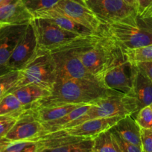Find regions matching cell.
Segmentation results:
<instances>
[{
  "instance_id": "obj_18",
  "label": "cell",
  "mask_w": 152,
  "mask_h": 152,
  "mask_svg": "<svg viewBox=\"0 0 152 152\" xmlns=\"http://www.w3.org/2000/svg\"><path fill=\"white\" fill-rule=\"evenodd\" d=\"M111 129L125 141L142 148L141 128L132 116L122 117Z\"/></svg>"
},
{
  "instance_id": "obj_8",
  "label": "cell",
  "mask_w": 152,
  "mask_h": 152,
  "mask_svg": "<svg viewBox=\"0 0 152 152\" xmlns=\"http://www.w3.org/2000/svg\"><path fill=\"white\" fill-rule=\"evenodd\" d=\"M30 23L36 34L37 48L49 52L82 37L64 30L43 18H34Z\"/></svg>"
},
{
  "instance_id": "obj_25",
  "label": "cell",
  "mask_w": 152,
  "mask_h": 152,
  "mask_svg": "<svg viewBox=\"0 0 152 152\" xmlns=\"http://www.w3.org/2000/svg\"><path fill=\"white\" fill-rule=\"evenodd\" d=\"M128 61L132 64L152 61V44L134 49H125Z\"/></svg>"
},
{
  "instance_id": "obj_35",
  "label": "cell",
  "mask_w": 152,
  "mask_h": 152,
  "mask_svg": "<svg viewBox=\"0 0 152 152\" xmlns=\"http://www.w3.org/2000/svg\"><path fill=\"white\" fill-rule=\"evenodd\" d=\"M11 0H0V7L2 6L3 5H5V4H6L7 2H10Z\"/></svg>"
},
{
  "instance_id": "obj_37",
  "label": "cell",
  "mask_w": 152,
  "mask_h": 152,
  "mask_svg": "<svg viewBox=\"0 0 152 152\" xmlns=\"http://www.w3.org/2000/svg\"><path fill=\"white\" fill-rule=\"evenodd\" d=\"M84 1H87V0H84Z\"/></svg>"
},
{
  "instance_id": "obj_15",
  "label": "cell",
  "mask_w": 152,
  "mask_h": 152,
  "mask_svg": "<svg viewBox=\"0 0 152 152\" xmlns=\"http://www.w3.org/2000/svg\"><path fill=\"white\" fill-rule=\"evenodd\" d=\"M34 19L21 0H11L0 7V28L11 26L28 24Z\"/></svg>"
},
{
  "instance_id": "obj_20",
  "label": "cell",
  "mask_w": 152,
  "mask_h": 152,
  "mask_svg": "<svg viewBox=\"0 0 152 152\" xmlns=\"http://www.w3.org/2000/svg\"><path fill=\"white\" fill-rule=\"evenodd\" d=\"M80 105L83 104H65L57 105V106L38 107H31V109L32 110L37 119L43 124H45L61 119Z\"/></svg>"
},
{
  "instance_id": "obj_36",
  "label": "cell",
  "mask_w": 152,
  "mask_h": 152,
  "mask_svg": "<svg viewBox=\"0 0 152 152\" xmlns=\"http://www.w3.org/2000/svg\"><path fill=\"white\" fill-rule=\"evenodd\" d=\"M151 107H152V104H151Z\"/></svg>"
},
{
  "instance_id": "obj_2",
  "label": "cell",
  "mask_w": 152,
  "mask_h": 152,
  "mask_svg": "<svg viewBox=\"0 0 152 152\" xmlns=\"http://www.w3.org/2000/svg\"><path fill=\"white\" fill-rule=\"evenodd\" d=\"M104 28L101 33L93 36L81 37L49 52L55 61L57 78L73 79L100 84L98 80L84 67L78 57V52L82 47L98 40L103 34Z\"/></svg>"
},
{
  "instance_id": "obj_4",
  "label": "cell",
  "mask_w": 152,
  "mask_h": 152,
  "mask_svg": "<svg viewBox=\"0 0 152 152\" xmlns=\"http://www.w3.org/2000/svg\"><path fill=\"white\" fill-rule=\"evenodd\" d=\"M56 80V67L52 55L49 51L37 48L31 59L19 70L18 81L14 87L33 84L52 91Z\"/></svg>"
},
{
  "instance_id": "obj_10",
  "label": "cell",
  "mask_w": 152,
  "mask_h": 152,
  "mask_svg": "<svg viewBox=\"0 0 152 152\" xmlns=\"http://www.w3.org/2000/svg\"><path fill=\"white\" fill-rule=\"evenodd\" d=\"M53 8L96 34L104 27L84 0H61Z\"/></svg>"
},
{
  "instance_id": "obj_17",
  "label": "cell",
  "mask_w": 152,
  "mask_h": 152,
  "mask_svg": "<svg viewBox=\"0 0 152 152\" xmlns=\"http://www.w3.org/2000/svg\"><path fill=\"white\" fill-rule=\"evenodd\" d=\"M33 16L34 18H43L49 20L51 23L59 26L61 28L72 32L76 34L80 35V36L89 37L97 34L90 31V29L84 27L82 25L75 22L74 20L66 16L65 14L56 11L54 8L36 13Z\"/></svg>"
},
{
  "instance_id": "obj_27",
  "label": "cell",
  "mask_w": 152,
  "mask_h": 152,
  "mask_svg": "<svg viewBox=\"0 0 152 152\" xmlns=\"http://www.w3.org/2000/svg\"><path fill=\"white\" fill-rule=\"evenodd\" d=\"M18 78L19 71H10L0 75V99L16 85Z\"/></svg>"
},
{
  "instance_id": "obj_19",
  "label": "cell",
  "mask_w": 152,
  "mask_h": 152,
  "mask_svg": "<svg viewBox=\"0 0 152 152\" xmlns=\"http://www.w3.org/2000/svg\"><path fill=\"white\" fill-rule=\"evenodd\" d=\"M8 93L14 94L27 108H31L35 103L51 94L49 90L33 84L14 87Z\"/></svg>"
},
{
  "instance_id": "obj_24",
  "label": "cell",
  "mask_w": 152,
  "mask_h": 152,
  "mask_svg": "<svg viewBox=\"0 0 152 152\" xmlns=\"http://www.w3.org/2000/svg\"><path fill=\"white\" fill-rule=\"evenodd\" d=\"M92 147L93 140H84L63 145L55 148L43 151L42 152H93Z\"/></svg>"
},
{
  "instance_id": "obj_28",
  "label": "cell",
  "mask_w": 152,
  "mask_h": 152,
  "mask_svg": "<svg viewBox=\"0 0 152 152\" xmlns=\"http://www.w3.org/2000/svg\"><path fill=\"white\" fill-rule=\"evenodd\" d=\"M136 122L143 129H152V107L151 105L142 108L134 116Z\"/></svg>"
},
{
  "instance_id": "obj_6",
  "label": "cell",
  "mask_w": 152,
  "mask_h": 152,
  "mask_svg": "<svg viewBox=\"0 0 152 152\" xmlns=\"http://www.w3.org/2000/svg\"><path fill=\"white\" fill-rule=\"evenodd\" d=\"M137 113V107L129 95L113 93L93 104L84 115L69 124L64 130L80 125L90 119L115 116L124 117L125 116H132L134 118Z\"/></svg>"
},
{
  "instance_id": "obj_13",
  "label": "cell",
  "mask_w": 152,
  "mask_h": 152,
  "mask_svg": "<svg viewBox=\"0 0 152 152\" xmlns=\"http://www.w3.org/2000/svg\"><path fill=\"white\" fill-rule=\"evenodd\" d=\"M28 24L7 26L0 28V75L7 72V64Z\"/></svg>"
},
{
  "instance_id": "obj_29",
  "label": "cell",
  "mask_w": 152,
  "mask_h": 152,
  "mask_svg": "<svg viewBox=\"0 0 152 152\" xmlns=\"http://www.w3.org/2000/svg\"><path fill=\"white\" fill-rule=\"evenodd\" d=\"M24 112V111H23ZM21 113V114H22ZM10 115L0 116V141L3 140L21 115Z\"/></svg>"
},
{
  "instance_id": "obj_33",
  "label": "cell",
  "mask_w": 152,
  "mask_h": 152,
  "mask_svg": "<svg viewBox=\"0 0 152 152\" xmlns=\"http://www.w3.org/2000/svg\"><path fill=\"white\" fill-rule=\"evenodd\" d=\"M137 68L152 81V61H143L135 63Z\"/></svg>"
},
{
  "instance_id": "obj_22",
  "label": "cell",
  "mask_w": 152,
  "mask_h": 152,
  "mask_svg": "<svg viewBox=\"0 0 152 152\" xmlns=\"http://www.w3.org/2000/svg\"><path fill=\"white\" fill-rule=\"evenodd\" d=\"M93 152H122L110 129L93 139Z\"/></svg>"
},
{
  "instance_id": "obj_16",
  "label": "cell",
  "mask_w": 152,
  "mask_h": 152,
  "mask_svg": "<svg viewBox=\"0 0 152 152\" xmlns=\"http://www.w3.org/2000/svg\"><path fill=\"white\" fill-rule=\"evenodd\" d=\"M128 95L134 100L137 107V113L142 108L149 106L152 104V81L141 72L136 66L133 78L132 88Z\"/></svg>"
},
{
  "instance_id": "obj_11",
  "label": "cell",
  "mask_w": 152,
  "mask_h": 152,
  "mask_svg": "<svg viewBox=\"0 0 152 152\" xmlns=\"http://www.w3.org/2000/svg\"><path fill=\"white\" fill-rule=\"evenodd\" d=\"M44 126L38 120L31 108L26 109L19 116L13 128L3 140L8 141L38 140L46 134Z\"/></svg>"
},
{
  "instance_id": "obj_3",
  "label": "cell",
  "mask_w": 152,
  "mask_h": 152,
  "mask_svg": "<svg viewBox=\"0 0 152 152\" xmlns=\"http://www.w3.org/2000/svg\"><path fill=\"white\" fill-rule=\"evenodd\" d=\"M107 32L124 49H134L152 44V17L137 14L105 26Z\"/></svg>"
},
{
  "instance_id": "obj_26",
  "label": "cell",
  "mask_w": 152,
  "mask_h": 152,
  "mask_svg": "<svg viewBox=\"0 0 152 152\" xmlns=\"http://www.w3.org/2000/svg\"><path fill=\"white\" fill-rule=\"evenodd\" d=\"M28 11L34 14L53 8L61 0H21ZM34 17V16H33Z\"/></svg>"
},
{
  "instance_id": "obj_32",
  "label": "cell",
  "mask_w": 152,
  "mask_h": 152,
  "mask_svg": "<svg viewBox=\"0 0 152 152\" xmlns=\"http://www.w3.org/2000/svg\"><path fill=\"white\" fill-rule=\"evenodd\" d=\"M142 148L144 152H152V129L141 128Z\"/></svg>"
},
{
  "instance_id": "obj_31",
  "label": "cell",
  "mask_w": 152,
  "mask_h": 152,
  "mask_svg": "<svg viewBox=\"0 0 152 152\" xmlns=\"http://www.w3.org/2000/svg\"><path fill=\"white\" fill-rule=\"evenodd\" d=\"M110 130L112 131L114 137L116 139V142H117V143L119 144V147H120L122 152H144L141 147H139V146L131 144V143L125 141V140H122L116 132H114L112 129Z\"/></svg>"
},
{
  "instance_id": "obj_12",
  "label": "cell",
  "mask_w": 152,
  "mask_h": 152,
  "mask_svg": "<svg viewBox=\"0 0 152 152\" xmlns=\"http://www.w3.org/2000/svg\"><path fill=\"white\" fill-rule=\"evenodd\" d=\"M37 49L36 34L29 23L26 32L14 49L6 66V72L19 71L31 59Z\"/></svg>"
},
{
  "instance_id": "obj_23",
  "label": "cell",
  "mask_w": 152,
  "mask_h": 152,
  "mask_svg": "<svg viewBox=\"0 0 152 152\" xmlns=\"http://www.w3.org/2000/svg\"><path fill=\"white\" fill-rule=\"evenodd\" d=\"M28 109L12 93H8L0 99V116L20 115Z\"/></svg>"
},
{
  "instance_id": "obj_30",
  "label": "cell",
  "mask_w": 152,
  "mask_h": 152,
  "mask_svg": "<svg viewBox=\"0 0 152 152\" xmlns=\"http://www.w3.org/2000/svg\"><path fill=\"white\" fill-rule=\"evenodd\" d=\"M137 14L141 17H152V0H137Z\"/></svg>"
},
{
  "instance_id": "obj_5",
  "label": "cell",
  "mask_w": 152,
  "mask_h": 152,
  "mask_svg": "<svg viewBox=\"0 0 152 152\" xmlns=\"http://www.w3.org/2000/svg\"><path fill=\"white\" fill-rule=\"evenodd\" d=\"M134 71L135 65L128 61L125 49L117 43L110 61L100 77L99 83L107 90L127 95L131 91Z\"/></svg>"
},
{
  "instance_id": "obj_7",
  "label": "cell",
  "mask_w": 152,
  "mask_h": 152,
  "mask_svg": "<svg viewBox=\"0 0 152 152\" xmlns=\"http://www.w3.org/2000/svg\"><path fill=\"white\" fill-rule=\"evenodd\" d=\"M116 46L117 43L108 34L104 26L103 34L98 40L82 47L78 52V57L84 67L99 82Z\"/></svg>"
},
{
  "instance_id": "obj_21",
  "label": "cell",
  "mask_w": 152,
  "mask_h": 152,
  "mask_svg": "<svg viewBox=\"0 0 152 152\" xmlns=\"http://www.w3.org/2000/svg\"><path fill=\"white\" fill-rule=\"evenodd\" d=\"M92 104H83L80 105L78 107L73 110L66 116H63L62 118L57 120L52 121V122H48V123L43 124L47 133L55 132L58 131H63L64 128L70 124L71 122H74L75 120L78 119L81 116L86 113L90 109Z\"/></svg>"
},
{
  "instance_id": "obj_9",
  "label": "cell",
  "mask_w": 152,
  "mask_h": 152,
  "mask_svg": "<svg viewBox=\"0 0 152 152\" xmlns=\"http://www.w3.org/2000/svg\"><path fill=\"white\" fill-rule=\"evenodd\" d=\"M84 2L104 26L137 14L136 9L128 6L122 0H87Z\"/></svg>"
},
{
  "instance_id": "obj_14",
  "label": "cell",
  "mask_w": 152,
  "mask_h": 152,
  "mask_svg": "<svg viewBox=\"0 0 152 152\" xmlns=\"http://www.w3.org/2000/svg\"><path fill=\"white\" fill-rule=\"evenodd\" d=\"M122 118L121 116H115L90 119L64 131H65L67 134L73 137L93 140L102 133L111 129Z\"/></svg>"
},
{
  "instance_id": "obj_1",
  "label": "cell",
  "mask_w": 152,
  "mask_h": 152,
  "mask_svg": "<svg viewBox=\"0 0 152 152\" xmlns=\"http://www.w3.org/2000/svg\"><path fill=\"white\" fill-rule=\"evenodd\" d=\"M113 93L116 92L107 90L100 84L57 78L51 94L35 103L31 107L65 104H93L99 99Z\"/></svg>"
},
{
  "instance_id": "obj_34",
  "label": "cell",
  "mask_w": 152,
  "mask_h": 152,
  "mask_svg": "<svg viewBox=\"0 0 152 152\" xmlns=\"http://www.w3.org/2000/svg\"><path fill=\"white\" fill-rule=\"evenodd\" d=\"M125 4L131 8H134L137 11V0H122Z\"/></svg>"
}]
</instances>
